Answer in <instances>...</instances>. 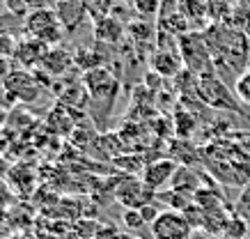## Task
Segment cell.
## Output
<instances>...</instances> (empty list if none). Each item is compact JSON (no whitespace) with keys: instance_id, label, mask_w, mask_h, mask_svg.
I'll list each match as a JSON object with an SVG mask.
<instances>
[{"instance_id":"3","label":"cell","mask_w":250,"mask_h":239,"mask_svg":"<svg viewBox=\"0 0 250 239\" xmlns=\"http://www.w3.org/2000/svg\"><path fill=\"white\" fill-rule=\"evenodd\" d=\"M179 55L184 60L186 71L202 76V74H211L213 71V55L211 48L207 46V42L200 35H182L179 37Z\"/></svg>"},{"instance_id":"13","label":"cell","mask_w":250,"mask_h":239,"mask_svg":"<svg viewBox=\"0 0 250 239\" xmlns=\"http://www.w3.org/2000/svg\"><path fill=\"white\" fill-rule=\"evenodd\" d=\"M223 237H225V239H248L250 237V228H248V223L243 221L241 216L234 212V214L229 216L228 225H225Z\"/></svg>"},{"instance_id":"1","label":"cell","mask_w":250,"mask_h":239,"mask_svg":"<svg viewBox=\"0 0 250 239\" xmlns=\"http://www.w3.org/2000/svg\"><path fill=\"white\" fill-rule=\"evenodd\" d=\"M197 97L205 101L207 106L216 108V110H232V113H241L239 106V97L229 92V87L223 83L218 74H202L197 76Z\"/></svg>"},{"instance_id":"11","label":"cell","mask_w":250,"mask_h":239,"mask_svg":"<svg viewBox=\"0 0 250 239\" xmlns=\"http://www.w3.org/2000/svg\"><path fill=\"white\" fill-rule=\"evenodd\" d=\"M122 32H124V28H122V23L117 21V19H113V16H99L97 21H94V35H97L99 42H120L122 39Z\"/></svg>"},{"instance_id":"16","label":"cell","mask_w":250,"mask_h":239,"mask_svg":"<svg viewBox=\"0 0 250 239\" xmlns=\"http://www.w3.org/2000/svg\"><path fill=\"white\" fill-rule=\"evenodd\" d=\"M124 225L129 228V230H143L147 221H145V216L140 214V209H126L124 212Z\"/></svg>"},{"instance_id":"19","label":"cell","mask_w":250,"mask_h":239,"mask_svg":"<svg viewBox=\"0 0 250 239\" xmlns=\"http://www.w3.org/2000/svg\"><path fill=\"white\" fill-rule=\"evenodd\" d=\"M122 237L124 235H120V230L113 228V225H99L97 235H94V239H122Z\"/></svg>"},{"instance_id":"2","label":"cell","mask_w":250,"mask_h":239,"mask_svg":"<svg viewBox=\"0 0 250 239\" xmlns=\"http://www.w3.org/2000/svg\"><path fill=\"white\" fill-rule=\"evenodd\" d=\"M83 87L90 94L92 104H101L106 110H110L120 92V81L106 67H94L83 74Z\"/></svg>"},{"instance_id":"10","label":"cell","mask_w":250,"mask_h":239,"mask_svg":"<svg viewBox=\"0 0 250 239\" xmlns=\"http://www.w3.org/2000/svg\"><path fill=\"white\" fill-rule=\"evenodd\" d=\"M152 67L159 71L161 76H177L184 67L182 55L170 53V51H156L152 58Z\"/></svg>"},{"instance_id":"17","label":"cell","mask_w":250,"mask_h":239,"mask_svg":"<svg viewBox=\"0 0 250 239\" xmlns=\"http://www.w3.org/2000/svg\"><path fill=\"white\" fill-rule=\"evenodd\" d=\"M136 5V12L145 19H152V16L159 14V0H133Z\"/></svg>"},{"instance_id":"7","label":"cell","mask_w":250,"mask_h":239,"mask_svg":"<svg viewBox=\"0 0 250 239\" xmlns=\"http://www.w3.org/2000/svg\"><path fill=\"white\" fill-rule=\"evenodd\" d=\"M154 196H156V193L149 191V189L145 186V182L126 179V184H122L120 191H117V200H120V205H124V207H129V209H140V207H145L147 202H152Z\"/></svg>"},{"instance_id":"21","label":"cell","mask_w":250,"mask_h":239,"mask_svg":"<svg viewBox=\"0 0 250 239\" xmlns=\"http://www.w3.org/2000/svg\"><path fill=\"white\" fill-rule=\"evenodd\" d=\"M122 239H140V237H133V235H124Z\"/></svg>"},{"instance_id":"12","label":"cell","mask_w":250,"mask_h":239,"mask_svg":"<svg viewBox=\"0 0 250 239\" xmlns=\"http://www.w3.org/2000/svg\"><path fill=\"white\" fill-rule=\"evenodd\" d=\"M42 65H44V67L51 71L53 76H60V74H64V71H67V67H71V65H74V58H71L67 51H64V53H62V51H48Z\"/></svg>"},{"instance_id":"6","label":"cell","mask_w":250,"mask_h":239,"mask_svg":"<svg viewBox=\"0 0 250 239\" xmlns=\"http://www.w3.org/2000/svg\"><path fill=\"white\" fill-rule=\"evenodd\" d=\"M177 168H179V166H174V161H170V159H161V161H154V163H149V166H145L143 168L145 186H147L149 191L159 193L163 186H167L172 182Z\"/></svg>"},{"instance_id":"14","label":"cell","mask_w":250,"mask_h":239,"mask_svg":"<svg viewBox=\"0 0 250 239\" xmlns=\"http://www.w3.org/2000/svg\"><path fill=\"white\" fill-rule=\"evenodd\" d=\"M234 94L239 97L241 104L250 106V69L241 71L239 76H236V83H234Z\"/></svg>"},{"instance_id":"8","label":"cell","mask_w":250,"mask_h":239,"mask_svg":"<svg viewBox=\"0 0 250 239\" xmlns=\"http://www.w3.org/2000/svg\"><path fill=\"white\" fill-rule=\"evenodd\" d=\"M46 53H48V46H46L44 42H39L35 37H28L16 44L14 58L21 62L23 67H37V65L44 62Z\"/></svg>"},{"instance_id":"5","label":"cell","mask_w":250,"mask_h":239,"mask_svg":"<svg viewBox=\"0 0 250 239\" xmlns=\"http://www.w3.org/2000/svg\"><path fill=\"white\" fill-rule=\"evenodd\" d=\"M154 239H193V225L184 212L177 209H163L156 221L152 223Z\"/></svg>"},{"instance_id":"20","label":"cell","mask_w":250,"mask_h":239,"mask_svg":"<svg viewBox=\"0 0 250 239\" xmlns=\"http://www.w3.org/2000/svg\"><path fill=\"white\" fill-rule=\"evenodd\" d=\"M5 122H7V110H5V108L0 106V127H2Z\"/></svg>"},{"instance_id":"18","label":"cell","mask_w":250,"mask_h":239,"mask_svg":"<svg viewBox=\"0 0 250 239\" xmlns=\"http://www.w3.org/2000/svg\"><path fill=\"white\" fill-rule=\"evenodd\" d=\"M236 214L241 216L250 228V184H248V189L243 191L241 198H239V202H236Z\"/></svg>"},{"instance_id":"15","label":"cell","mask_w":250,"mask_h":239,"mask_svg":"<svg viewBox=\"0 0 250 239\" xmlns=\"http://www.w3.org/2000/svg\"><path fill=\"white\" fill-rule=\"evenodd\" d=\"M16 42L14 35L7 30H0V58H14V51H16Z\"/></svg>"},{"instance_id":"22","label":"cell","mask_w":250,"mask_h":239,"mask_svg":"<svg viewBox=\"0 0 250 239\" xmlns=\"http://www.w3.org/2000/svg\"><path fill=\"white\" fill-rule=\"evenodd\" d=\"M58 2H60V0H58Z\"/></svg>"},{"instance_id":"9","label":"cell","mask_w":250,"mask_h":239,"mask_svg":"<svg viewBox=\"0 0 250 239\" xmlns=\"http://www.w3.org/2000/svg\"><path fill=\"white\" fill-rule=\"evenodd\" d=\"M58 19H60V23L64 25V30H74L81 21H83L85 16V5L83 0H60L58 2Z\"/></svg>"},{"instance_id":"4","label":"cell","mask_w":250,"mask_h":239,"mask_svg":"<svg viewBox=\"0 0 250 239\" xmlns=\"http://www.w3.org/2000/svg\"><path fill=\"white\" fill-rule=\"evenodd\" d=\"M25 30L30 32V37L44 42L46 46H55L62 37H64V25L58 19V12L53 9H32L30 14L25 16Z\"/></svg>"}]
</instances>
